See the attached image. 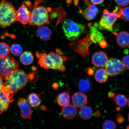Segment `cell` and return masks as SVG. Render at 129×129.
<instances>
[{
    "label": "cell",
    "instance_id": "cell-1",
    "mask_svg": "<svg viewBox=\"0 0 129 129\" xmlns=\"http://www.w3.org/2000/svg\"><path fill=\"white\" fill-rule=\"evenodd\" d=\"M39 56L38 63L43 69L63 72L66 70V67L63 65L64 59L57 53L53 52L48 54L44 53Z\"/></svg>",
    "mask_w": 129,
    "mask_h": 129
},
{
    "label": "cell",
    "instance_id": "cell-2",
    "mask_svg": "<svg viewBox=\"0 0 129 129\" xmlns=\"http://www.w3.org/2000/svg\"><path fill=\"white\" fill-rule=\"evenodd\" d=\"M4 80V88L14 93L25 87L29 82L28 75L21 70L16 71Z\"/></svg>",
    "mask_w": 129,
    "mask_h": 129
},
{
    "label": "cell",
    "instance_id": "cell-3",
    "mask_svg": "<svg viewBox=\"0 0 129 129\" xmlns=\"http://www.w3.org/2000/svg\"><path fill=\"white\" fill-rule=\"evenodd\" d=\"M17 11L12 4L5 0L0 2V26L3 28L9 26L16 20Z\"/></svg>",
    "mask_w": 129,
    "mask_h": 129
},
{
    "label": "cell",
    "instance_id": "cell-4",
    "mask_svg": "<svg viewBox=\"0 0 129 129\" xmlns=\"http://www.w3.org/2000/svg\"><path fill=\"white\" fill-rule=\"evenodd\" d=\"M62 28L66 38L70 41L76 40L86 30L84 25L76 23L69 19L64 21L62 24Z\"/></svg>",
    "mask_w": 129,
    "mask_h": 129
},
{
    "label": "cell",
    "instance_id": "cell-5",
    "mask_svg": "<svg viewBox=\"0 0 129 129\" xmlns=\"http://www.w3.org/2000/svg\"><path fill=\"white\" fill-rule=\"evenodd\" d=\"M18 63L11 56L0 57V77L4 80L18 70Z\"/></svg>",
    "mask_w": 129,
    "mask_h": 129
},
{
    "label": "cell",
    "instance_id": "cell-6",
    "mask_svg": "<svg viewBox=\"0 0 129 129\" xmlns=\"http://www.w3.org/2000/svg\"><path fill=\"white\" fill-rule=\"evenodd\" d=\"M48 10L42 6L34 8L31 12L29 23L30 25L40 26L49 23Z\"/></svg>",
    "mask_w": 129,
    "mask_h": 129
},
{
    "label": "cell",
    "instance_id": "cell-7",
    "mask_svg": "<svg viewBox=\"0 0 129 129\" xmlns=\"http://www.w3.org/2000/svg\"><path fill=\"white\" fill-rule=\"evenodd\" d=\"M105 68L108 75L110 77L116 76L123 73L126 69L122 61L115 58L108 59Z\"/></svg>",
    "mask_w": 129,
    "mask_h": 129
},
{
    "label": "cell",
    "instance_id": "cell-8",
    "mask_svg": "<svg viewBox=\"0 0 129 129\" xmlns=\"http://www.w3.org/2000/svg\"><path fill=\"white\" fill-rule=\"evenodd\" d=\"M119 18L118 15L113 11L109 13L108 9H105L100 21V25L103 29L112 31L113 26Z\"/></svg>",
    "mask_w": 129,
    "mask_h": 129
},
{
    "label": "cell",
    "instance_id": "cell-9",
    "mask_svg": "<svg viewBox=\"0 0 129 129\" xmlns=\"http://www.w3.org/2000/svg\"><path fill=\"white\" fill-rule=\"evenodd\" d=\"M14 93L4 87L0 91V114L7 110L10 104L14 101Z\"/></svg>",
    "mask_w": 129,
    "mask_h": 129
},
{
    "label": "cell",
    "instance_id": "cell-10",
    "mask_svg": "<svg viewBox=\"0 0 129 129\" xmlns=\"http://www.w3.org/2000/svg\"><path fill=\"white\" fill-rule=\"evenodd\" d=\"M31 12L25 5L22 4L17 11L16 20L24 25L29 22Z\"/></svg>",
    "mask_w": 129,
    "mask_h": 129
},
{
    "label": "cell",
    "instance_id": "cell-11",
    "mask_svg": "<svg viewBox=\"0 0 129 129\" xmlns=\"http://www.w3.org/2000/svg\"><path fill=\"white\" fill-rule=\"evenodd\" d=\"M18 104L20 110L21 117L24 119H31L32 110L27 100L24 98H20L18 101Z\"/></svg>",
    "mask_w": 129,
    "mask_h": 129
},
{
    "label": "cell",
    "instance_id": "cell-12",
    "mask_svg": "<svg viewBox=\"0 0 129 129\" xmlns=\"http://www.w3.org/2000/svg\"><path fill=\"white\" fill-rule=\"evenodd\" d=\"M108 60L107 55L104 51L96 52L92 57V63L97 68L105 67Z\"/></svg>",
    "mask_w": 129,
    "mask_h": 129
},
{
    "label": "cell",
    "instance_id": "cell-13",
    "mask_svg": "<svg viewBox=\"0 0 129 129\" xmlns=\"http://www.w3.org/2000/svg\"><path fill=\"white\" fill-rule=\"evenodd\" d=\"M90 33L83 40H81L79 43L78 48L77 51L82 55L83 58H85L89 55V48L93 43L90 38Z\"/></svg>",
    "mask_w": 129,
    "mask_h": 129
},
{
    "label": "cell",
    "instance_id": "cell-14",
    "mask_svg": "<svg viewBox=\"0 0 129 129\" xmlns=\"http://www.w3.org/2000/svg\"><path fill=\"white\" fill-rule=\"evenodd\" d=\"M88 98L83 92H77L73 95L72 101L73 105L77 108H81L88 103Z\"/></svg>",
    "mask_w": 129,
    "mask_h": 129
},
{
    "label": "cell",
    "instance_id": "cell-15",
    "mask_svg": "<svg viewBox=\"0 0 129 129\" xmlns=\"http://www.w3.org/2000/svg\"><path fill=\"white\" fill-rule=\"evenodd\" d=\"M77 112L76 107L73 105L69 104L62 107L61 114L64 119L70 120H72L76 117Z\"/></svg>",
    "mask_w": 129,
    "mask_h": 129
},
{
    "label": "cell",
    "instance_id": "cell-16",
    "mask_svg": "<svg viewBox=\"0 0 129 129\" xmlns=\"http://www.w3.org/2000/svg\"><path fill=\"white\" fill-rule=\"evenodd\" d=\"M117 42L119 46L122 47L129 46V33L126 31H122L117 34Z\"/></svg>",
    "mask_w": 129,
    "mask_h": 129
},
{
    "label": "cell",
    "instance_id": "cell-17",
    "mask_svg": "<svg viewBox=\"0 0 129 129\" xmlns=\"http://www.w3.org/2000/svg\"><path fill=\"white\" fill-rule=\"evenodd\" d=\"M37 36L40 39L44 41L49 40L51 35V30L49 28L46 26L40 27L37 30Z\"/></svg>",
    "mask_w": 129,
    "mask_h": 129
},
{
    "label": "cell",
    "instance_id": "cell-18",
    "mask_svg": "<svg viewBox=\"0 0 129 129\" xmlns=\"http://www.w3.org/2000/svg\"><path fill=\"white\" fill-rule=\"evenodd\" d=\"M90 26V31L91 33H90V38L93 43H99L104 39L102 34L98 31L97 28L94 25Z\"/></svg>",
    "mask_w": 129,
    "mask_h": 129
},
{
    "label": "cell",
    "instance_id": "cell-19",
    "mask_svg": "<svg viewBox=\"0 0 129 129\" xmlns=\"http://www.w3.org/2000/svg\"><path fill=\"white\" fill-rule=\"evenodd\" d=\"M56 101L58 104L61 107H64L70 104V95L68 92L61 93L58 95Z\"/></svg>",
    "mask_w": 129,
    "mask_h": 129
},
{
    "label": "cell",
    "instance_id": "cell-20",
    "mask_svg": "<svg viewBox=\"0 0 129 129\" xmlns=\"http://www.w3.org/2000/svg\"><path fill=\"white\" fill-rule=\"evenodd\" d=\"M94 77L98 83H103L107 81L109 75L106 70L104 69H100L96 71L95 73Z\"/></svg>",
    "mask_w": 129,
    "mask_h": 129
},
{
    "label": "cell",
    "instance_id": "cell-21",
    "mask_svg": "<svg viewBox=\"0 0 129 129\" xmlns=\"http://www.w3.org/2000/svg\"><path fill=\"white\" fill-rule=\"evenodd\" d=\"M79 89L83 92H88L91 91L92 87L91 82L87 78L81 80L78 84Z\"/></svg>",
    "mask_w": 129,
    "mask_h": 129
},
{
    "label": "cell",
    "instance_id": "cell-22",
    "mask_svg": "<svg viewBox=\"0 0 129 129\" xmlns=\"http://www.w3.org/2000/svg\"><path fill=\"white\" fill-rule=\"evenodd\" d=\"M34 57L32 53L29 51H24L20 57L21 62L24 65H29L33 62Z\"/></svg>",
    "mask_w": 129,
    "mask_h": 129
},
{
    "label": "cell",
    "instance_id": "cell-23",
    "mask_svg": "<svg viewBox=\"0 0 129 129\" xmlns=\"http://www.w3.org/2000/svg\"><path fill=\"white\" fill-rule=\"evenodd\" d=\"M92 109L89 106H84L81 108L79 115L83 120H86L91 118L93 115Z\"/></svg>",
    "mask_w": 129,
    "mask_h": 129
},
{
    "label": "cell",
    "instance_id": "cell-24",
    "mask_svg": "<svg viewBox=\"0 0 129 129\" xmlns=\"http://www.w3.org/2000/svg\"><path fill=\"white\" fill-rule=\"evenodd\" d=\"M28 101L30 106L33 108L38 107L41 102L39 96L35 93H32L29 95Z\"/></svg>",
    "mask_w": 129,
    "mask_h": 129
},
{
    "label": "cell",
    "instance_id": "cell-25",
    "mask_svg": "<svg viewBox=\"0 0 129 129\" xmlns=\"http://www.w3.org/2000/svg\"><path fill=\"white\" fill-rule=\"evenodd\" d=\"M114 101L117 105L121 107H125L128 104V99L122 94H118L115 96Z\"/></svg>",
    "mask_w": 129,
    "mask_h": 129
},
{
    "label": "cell",
    "instance_id": "cell-26",
    "mask_svg": "<svg viewBox=\"0 0 129 129\" xmlns=\"http://www.w3.org/2000/svg\"><path fill=\"white\" fill-rule=\"evenodd\" d=\"M10 51L9 45L4 42L0 43V57L8 55Z\"/></svg>",
    "mask_w": 129,
    "mask_h": 129
},
{
    "label": "cell",
    "instance_id": "cell-27",
    "mask_svg": "<svg viewBox=\"0 0 129 129\" xmlns=\"http://www.w3.org/2000/svg\"><path fill=\"white\" fill-rule=\"evenodd\" d=\"M98 14L92 10L88 7L85 9L83 13V15L87 20H91L96 17Z\"/></svg>",
    "mask_w": 129,
    "mask_h": 129
},
{
    "label": "cell",
    "instance_id": "cell-28",
    "mask_svg": "<svg viewBox=\"0 0 129 129\" xmlns=\"http://www.w3.org/2000/svg\"><path fill=\"white\" fill-rule=\"evenodd\" d=\"M10 50L13 54L16 56H18L21 54L22 49L20 45L14 44L11 46Z\"/></svg>",
    "mask_w": 129,
    "mask_h": 129
},
{
    "label": "cell",
    "instance_id": "cell-29",
    "mask_svg": "<svg viewBox=\"0 0 129 129\" xmlns=\"http://www.w3.org/2000/svg\"><path fill=\"white\" fill-rule=\"evenodd\" d=\"M116 124L112 121L109 120L105 121L103 123V129H114L116 128Z\"/></svg>",
    "mask_w": 129,
    "mask_h": 129
},
{
    "label": "cell",
    "instance_id": "cell-30",
    "mask_svg": "<svg viewBox=\"0 0 129 129\" xmlns=\"http://www.w3.org/2000/svg\"><path fill=\"white\" fill-rule=\"evenodd\" d=\"M34 71L30 72L28 75L29 82L32 83H36L38 80V75L36 72Z\"/></svg>",
    "mask_w": 129,
    "mask_h": 129
},
{
    "label": "cell",
    "instance_id": "cell-31",
    "mask_svg": "<svg viewBox=\"0 0 129 129\" xmlns=\"http://www.w3.org/2000/svg\"><path fill=\"white\" fill-rule=\"evenodd\" d=\"M123 17L122 18L127 21H129V7L124 8L122 9Z\"/></svg>",
    "mask_w": 129,
    "mask_h": 129
},
{
    "label": "cell",
    "instance_id": "cell-32",
    "mask_svg": "<svg viewBox=\"0 0 129 129\" xmlns=\"http://www.w3.org/2000/svg\"><path fill=\"white\" fill-rule=\"evenodd\" d=\"M116 4L119 6L124 7L129 4V0H115Z\"/></svg>",
    "mask_w": 129,
    "mask_h": 129
},
{
    "label": "cell",
    "instance_id": "cell-33",
    "mask_svg": "<svg viewBox=\"0 0 129 129\" xmlns=\"http://www.w3.org/2000/svg\"><path fill=\"white\" fill-rule=\"evenodd\" d=\"M122 61L126 69L129 70V55L124 56Z\"/></svg>",
    "mask_w": 129,
    "mask_h": 129
},
{
    "label": "cell",
    "instance_id": "cell-34",
    "mask_svg": "<svg viewBox=\"0 0 129 129\" xmlns=\"http://www.w3.org/2000/svg\"><path fill=\"white\" fill-rule=\"evenodd\" d=\"M113 11L118 15L119 18H122L123 17V11L121 8L117 6Z\"/></svg>",
    "mask_w": 129,
    "mask_h": 129
},
{
    "label": "cell",
    "instance_id": "cell-35",
    "mask_svg": "<svg viewBox=\"0 0 129 129\" xmlns=\"http://www.w3.org/2000/svg\"><path fill=\"white\" fill-rule=\"evenodd\" d=\"M116 120L119 124L123 123L125 122V119L122 114L119 113L116 116Z\"/></svg>",
    "mask_w": 129,
    "mask_h": 129
},
{
    "label": "cell",
    "instance_id": "cell-36",
    "mask_svg": "<svg viewBox=\"0 0 129 129\" xmlns=\"http://www.w3.org/2000/svg\"><path fill=\"white\" fill-rule=\"evenodd\" d=\"M99 44L100 46L103 48H106L108 46L107 42L104 39L100 42Z\"/></svg>",
    "mask_w": 129,
    "mask_h": 129
},
{
    "label": "cell",
    "instance_id": "cell-37",
    "mask_svg": "<svg viewBox=\"0 0 129 129\" xmlns=\"http://www.w3.org/2000/svg\"><path fill=\"white\" fill-rule=\"evenodd\" d=\"M104 1V0H91V2L92 4L96 5L102 4Z\"/></svg>",
    "mask_w": 129,
    "mask_h": 129
},
{
    "label": "cell",
    "instance_id": "cell-38",
    "mask_svg": "<svg viewBox=\"0 0 129 129\" xmlns=\"http://www.w3.org/2000/svg\"><path fill=\"white\" fill-rule=\"evenodd\" d=\"M87 73L88 75L90 76L93 75L94 73V71L91 68H88L87 70Z\"/></svg>",
    "mask_w": 129,
    "mask_h": 129
},
{
    "label": "cell",
    "instance_id": "cell-39",
    "mask_svg": "<svg viewBox=\"0 0 129 129\" xmlns=\"http://www.w3.org/2000/svg\"><path fill=\"white\" fill-rule=\"evenodd\" d=\"M108 96L110 99H112V98L115 97L116 96V94L115 93L113 92L112 91H110L108 93Z\"/></svg>",
    "mask_w": 129,
    "mask_h": 129
},
{
    "label": "cell",
    "instance_id": "cell-40",
    "mask_svg": "<svg viewBox=\"0 0 129 129\" xmlns=\"http://www.w3.org/2000/svg\"><path fill=\"white\" fill-rule=\"evenodd\" d=\"M4 86V82L3 81V79L0 77V91L3 89Z\"/></svg>",
    "mask_w": 129,
    "mask_h": 129
},
{
    "label": "cell",
    "instance_id": "cell-41",
    "mask_svg": "<svg viewBox=\"0 0 129 129\" xmlns=\"http://www.w3.org/2000/svg\"><path fill=\"white\" fill-rule=\"evenodd\" d=\"M101 113L99 110L96 111L93 114V115L96 118H99L101 117Z\"/></svg>",
    "mask_w": 129,
    "mask_h": 129
},
{
    "label": "cell",
    "instance_id": "cell-42",
    "mask_svg": "<svg viewBox=\"0 0 129 129\" xmlns=\"http://www.w3.org/2000/svg\"><path fill=\"white\" fill-rule=\"evenodd\" d=\"M116 110L118 111H120L121 110V109L120 107H117L116 108Z\"/></svg>",
    "mask_w": 129,
    "mask_h": 129
},
{
    "label": "cell",
    "instance_id": "cell-43",
    "mask_svg": "<svg viewBox=\"0 0 129 129\" xmlns=\"http://www.w3.org/2000/svg\"><path fill=\"white\" fill-rule=\"evenodd\" d=\"M126 128L127 129H129V125L127 126Z\"/></svg>",
    "mask_w": 129,
    "mask_h": 129
},
{
    "label": "cell",
    "instance_id": "cell-44",
    "mask_svg": "<svg viewBox=\"0 0 129 129\" xmlns=\"http://www.w3.org/2000/svg\"><path fill=\"white\" fill-rule=\"evenodd\" d=\"M128 107H129V98H128Z\"/></svg>",
    "mask_w": 129,
    "mask_h": 129
},
{
    "label": "cell",
    "instance_id": "cell-45",
    "mask_svg": "<svg viewBox=\"0 0 129 129\" xmlns=\"http://www.w3.org/2000/svg\"><path fill=\"white\" fill-rule=\"evenodd\" d=\"M128 120L129 121V113L128 114Z\"/></svg>",
    "mask_w": 129,
    "mask_h": 129
}]
</instances>
